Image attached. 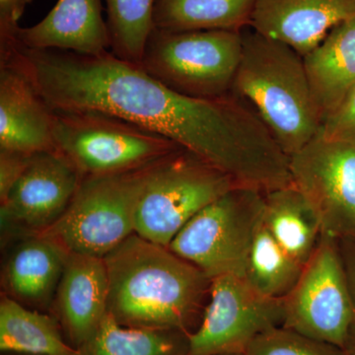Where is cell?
Listing matches in <instances>:
<instances>
[{
	"instance_id": "obj_5",
	"label": "cell",
	"mask_w": 355,
	"mask_h": 355,
	"mask_svg": "<svg viewBox=\"0 0 355 355\" xmlns=\"http://www.w3.org/2000/svg\"><path fill=\"white\" fill-rule=\"evenodd\" d=\"M153 165L81 177L64 214L42 235L55 240L69 253L104 258L135 233L137 202Z\"/></svg>"
},
{
	"instance_id": "obj_32",
	"label": "cell",
	"mask_w": 355,
	"mask_h": 355,
	"mask_svg": "<svg viewBox=\"0 0 355 355\" xmlns=\"http://www.w3.org/2000/svg\"><path fill=\"white\" fill-rule=\"evenodd\" d=\"M72 355H78V352H77V354H72Z\"/></svg>"
},
{
	"instance_id": "obj_14",
	"label": "cell",
	"mask_w": 355,
	"mask_h": 355,
	"mask_svg": "<svg viewBox=\"0 0 355 355\" xmlns=\"http://www.w3.org/2000/svg\"><path fill=\"white\" fill-rule=\"evenodd\" d=\"M355 16V0H256L250 28L305 57L335 26Z\"/></svg>"
},
{
	"instance_id": "obj_30",
	"label": "cell",
	"mask_w": 355,
	"mask_h": 355,
	"mask_svg": "<svg viewBox=\"0 0 355 355\" xmlns=\"http://www.w3.org/2000/svg\"><path fill=\"white\" fill-rule=\"evenodd\" d=\"M214 355H245L241 354H214Z\"/></svg>"
},
{
	"instance_id": "obj_27",
	"label": "cell",
	"mask_w": 355,
	"mask_h": 355,
	"mask_svg": "<svg viewBox=\"0 0 355 355\" xmlns=\"http://www.w3.org/2000/svg\"><path fill=\"white\" fill-rule=\"evenodd\" d=\"M34 154L0 148V203L26 171Z\"/></svg>"
},
{
	"instance_id": "obj_28",
	"label": "cell",
	"mask_w": 355,
	"mask_h": 355,
	"mask_svg": "<svg viewBox=\"0 0 355 355\" xmlns=\"http://www.w3.org/2000/svg\"><path fill=\"white\" fill-rule=\"evenodd\" d=\"M340 254L349 282L350 303H352V317L345 345L343 349L349 355H355V239H338Z\"/></svg>"
},
{
	"instance_id": "obj_15",
	"label": "cell",
	"mask_w": 355,
	"mask_h": 355,
	"mask_svg": "<svg viewBox=\"0 0 355 355\" xmlns=\"http://www.w3.org/2000/svg\"><path fill=\"white\" fill-rule=\"evenodd\" d=\"M2 268L8 297L31 309L50 313L69 252L46 236H26L12 242Z\"/></svg>"
},
{
	"instance_id": "obj_9",
	"label": "cell",
	"mask_w": 355,
	"mask_h": 355,
	"mask_svg": "<svg viewBox=\"0 0 355 355\" xmlns=\"http://www.w3.org/2000/svg\"><path fill=\"white\" fill-rule=\"evenodd\" d=\"M284 301L282 327L343 349L352 303L338 239L322 234L297 284Z\"/></svg>"
},
{
	"instance_id": "obj_20",
	"label": "cell",
	"mask_w": 355,
	"mask_h": 355,
	"mask_svg": "<svg viewBox=\"0 0 355 355\" xmlns=\"http://www.w3.org/2000/svg\"><path fill=\"white\" fill-rule=\"evenodd\" d=\"M0 350L8 354H77L53 315L26 307L6 294L0 301Z\"/></svg>"
},
{
	"instance_id": "obj_10",
	"label": "cell",
	"mask_w": 355,
	"mask_h": 355,
	"mask_svg": "<svg viewBox=\"0 0 355 355\" xmlns=\"http://www.w3.org/2000/svg\"><path fill=\"white\" fill-rule=\"evenodd\" d=\"M293 186L316 211L323 233L355 239V140L319 133L289 157Z\"/></svg>"
},
{
	"instance_id": "obj_18",
	"label": "cell",
	"mask_w": 355,
	"mask_h": 355,
	"mask_svg": "<svg viewBox=\"0 0 355 355\" xmlns=\"http://www.w3.org/2000/svg\"><path fill=\"white\" fill-rule=\"evenodd\" d=\"M303 62L323 125L355 88V16L335 26Z\"/></svg>"
},
{
	"instance_id": "obj_19",
	"label": "cell",
	"mask_w": 355,
	"mask_h": 355,
	"mask_svg": "<svg viewBox=\"0 0 355 355\" xmlns=\"http://www.w3.org/2000/svg\"><path fill=\"white\" fill-rule=\"evenodd\" d=\"M263 223L280 246L303 266L323 234L316 211L294 186L265 193Z\"/></svg>"
},
{
	"instance_id": "obj_11",
	"label": "cell",
	"mask_w": 355,
	"mask_h": 355,
	"mask_svg": "<svg viewBox=\"0 0 355 355\" xmlns=\"http://www.w3.org/2000/svg\"><path fill=\"white\" fill-rule=\"evenodd\" d=\"M284 316V299L261 295L245 275L217 277L202 322L189 335L190 355L245 354L257 336L282 326Z\"/></svg>"
},
{
	"instance_id": "obj_26",
	"label": "cell",
	"mask_w": 355,
	"mask_h": 355,
	"mask_svg": "<svg viewBox=\"0 0 355 355\" xmlns=\"http://www.w3.org/2000/svg\"><path fill=\"white\" fill-rule=\"evenodd\" d=\"M321 132L328 139L355 140V88L342 106L326 119Z\"/></svg>"
},
{
	"instance_id": "obj_25",
	"label": "cell",
	"mask_w": 355,
	"mask_h": 355,
	"mask_svg": "<svg viewBox=\"0 0 355 355\" xmlns=\"http://www.w3.org/2000/svg\"><path fill=\"white\" fill-rule=\"evenodd\" d=\"M245 355H349L345 349L284 327H275L254 338Z\"/></svg>"
},
{
	"instance_id": "obj_16",
	"label": "cell",
	"mask_w": 355,
	"mask_h": 355,
	"mask_svg": "<svg viewBox=\"0 0 355 355\" xmlns=\"http://www.w3.org/2000/svg\"><path fill=\"white\" fill-rule=\"evenodd\" d=\"M0 148L27 154L58 151L53 111L20 71L0 64Z\"/></svg>"
},
{
	"instance_id": "obj_31",
	"label": "cell",
	"mask_w": 355,
	"mask_h": 355,
	"mask_svg": "<svg viewBox=\"0 0 355 355\" xmlns=\"http://www.w3.org/2000/svg\"><path fill=\"white\" fill-rule=\"evenodd\" d=\"M10 355H26V354H10Z\"/></svg>"
},
{
	"instance_id": "obj_21",
	"label": "cell",
	"mask_w": 355,
	"mask_h": 355,
	"mask_svg": "<svg viewBox=\"0 0 355 355\" xmlns=\"http://www.w3.org/2000/svg\"><path fill=\"white\" fill-rule=\"evenodd\" d=\"M256 0H156L154 28L169 32H242L250 28Z\"/></svg>"
},
{
	"instance_id": "obj_23",
	"label": "cell",
	"mask_w": 355,
	"mask_h": 355,
	"mask_svg": "<svg viewBox=\"0 0 355 355\" xmlns=\"http://www.w3.org/2000/svg\"><path fill=\"white\" fill-rule=\"evenodd\" d=\"M304 266L287 253L263 223L248 254L245 277L261 295L284 299L297 284Z\"/></svg>"
},
{
	"instance_id": "obj_3",
	"label": "cell",
	"mask_w": 355,
	"mask_h": 355,
	"mask_svg": "<svg viewBox=\"0 0 355 355\" xmlns=\"http://www.w3.org/2000/svg\"><path fill=\"white\" fill-rule=\"evenodd\" d=\"M242 57L231 92L254 111L288 157L319 133L303 57L288 44L243 30Z\"/></svg>"
},
{
	"instance_id": "obj_12",
	"label": "cell",
	"mask_w": 355,
	"mask_h": 355,
	"mask_svg": "<svg viewBox=\"0 0 355 355\" xmlns=\"http://www.w3.org/2000/svg\"><path fill=\"white\" fill-rule=\"evenodd\" d=\"M73 165L58 151L33 155L26 171L0 203L1 244L38 235L55 225L80 183Z\"/></svg>"
},
{
	"instance_id": "obj_4",
	"label": "cell",
	"mask_w": 355,
	"mask_h": 355,
	"mask_svg": "<svg viewBox=\"0 0 355 355\" xmlns=\"http://www.w3.org/2000/svg\"><path fill=\"white\" fill-rule=\"evenodd\" d=\"M53 137L58 153L81 177L139 169L182 148L162 135L97 111H53Z\"/></svg>"
},
{
	"instance_id": "obj_2",
	"label": "cell",
	"mask_w": 355,
	"mask_h": 355,
	"mask_svg": "<svg viewBox=\"0 0 355 355\" xmlns=\"http://www.w3.org/2000/svg\"><path fill=\"white\" fill-rule=\"evenodd\" d=\"M107 313L125 327L193 333L211 279L168 247L133 234L104 257Z\"/></svg>"
},
{
	"instance_id": "obj_7",
	"label": "cell",
	"mask_w": 355,
	"mask_h": 355,
	"mask_svg": "<svg viewBox=\"0 0 355 355\" xmlns=\"http://www.w3.org/2000/svg\"><path fill=\"white\" fill-rule=\"evenodd\" d=\"M242 48V32H169L154 28L139 67L180 94L218 98L232 90Z\"/></svg>"
},
{
	"instance_id": "obj_24",
	"label": "cell",
	"mask_w": 355,
	"mask_h": 355,
	"mask_svg": "<svg viewBox=\"0 0 355 355\" xmlns=\"http://www.w3.org/2000/svg\"><path fill=\"white\" fill-rule=\"evenodd\" d=\"M156 0H106L107 25L111 53L121 60L139 65L147 40L154 29Z\"/></svg>"
},
{
	"instance_id": "obj_17",
	"label": "cell",
	"mask_w": 355,
	"mask_h": 355,
	"mask_svg": "<svg viewBox=\"0 0 355 355\" xmlns=\"http://www.w3.org/2000/svg\"><path fill=\"white\" fill-rule=\"evenodd\" d=\"M16 39L31 50H62L92 55L111 50L101 0H58L38 24L20 27Z\"/></svg>"
},
{
	"instance_id": "obj_22",
	"label": "cell",
	"mask_w": 355,
	"mask_h": 355,
	"mask_svg": "<svg viewBox=\"0 0 355 355\" xmlns=\"http://www.w3.org/2000/svg\"><path fill=\"white\" fill-rule=\"evenodd\" d=\"M190 334L125 327L107 313L78 355H190Z\"/></svg>"
},
{
	"instance_id": "obj_13",
	"label": "cell",
	"mask_w": 355,
	"mask_h": 355,
	"mask_svg": "<svg viewBox=\"0 0 355 355\" xmlns=\"http://www.w3.org/2000/svg\"><path fill=\"white\" fill-rule=\"evenodd\" d=\"M107 300L104 259L70 253L50 311L70 347L77 350L94 335L107 315Z\"/></svg>"
},
{
	"instance_id": "obj_29",
	"label": "cell",
	"mask_w": 355,
	"mask_h": 355,
	"mask_svg": "<svg viewBox=\"0 0 355 355\" xmlns=\"http://www.w3.org/2000/svg\"><path fill=\"white\" fill-rule=\"evenodd\" d=\"M32 0H0V43L16 38L19 21Z\"/></svg>"
},
{
	"instance_id": "obj_8",
	"label": "cell",
	"mask_w": 355,
	"mask_h": 355,
	"mask_svg": "<svg viewBox=\"0 0 355 355\" xmlns=\"http://www.w3.org/2000/svg\"><path fill=\"white\" fill-rule=\"evenodd\" d=\"M265 193L235 187L203 207L170 243V250L209 279L245 275L248 254L263 224Z\"/></svg>"
},
{
	"instance_id": "obj_1",
	"label": "cell",
	"mask_w": 355,
	"mask_h": 355,
	"mask_svg": "<svg viewBox=\"0 0 355 355\" xmlns=\"http://www.w3.org/2000/svg\"><path fill=\"white\" fill-rule=\"evenodd\" d=\"M0 64L20 71L53 111H97L162 135L231 177L247 171L265 141L256 111L232 92L180 94L111 51L83 55L0 46Z\"/></svg>"
},
{
	"instance_id": "obj_6",
	"label": "cell",
	"mask_w": 355,
	"mask_h": 355,
	"mask_svg": "<svg viewBox=\"0 0 355 355\" xmlns=\"http://www.w3.org/2000/svg\"><path fill=\"white\" fill-rule=\"evenodd\" d=\"M238 187L225 173L181 148L151 166L135 211V234L168 247L203 207Z\"/></svg>"
}]
</instances>
